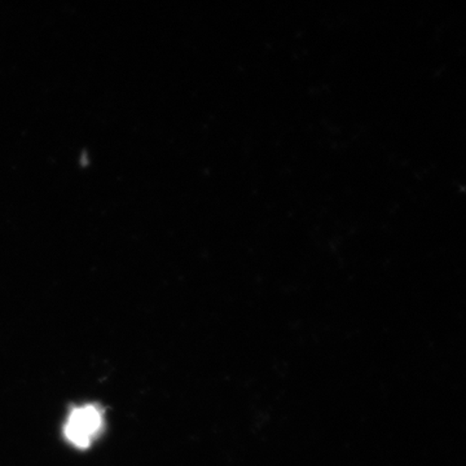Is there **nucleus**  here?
Listing matches in <instances>:
<instances>
[{
  "instance_id": "nucleus-1",
  "label": "nucleus",
  "mask_w": 466,
  "mask_h": 466,
  "mask_svg": "<svg viewBox=\"0 0 466 466\" xmlns=\"http://www.w3.org/2000/svg\"><path fill=\"white\" fill-rule=\"evenodd\" d=\"M103 431L104 410L99 404L75 408L64 426L66 441L79 450L90 449Z\"/></svg>"
}]
</instances>
